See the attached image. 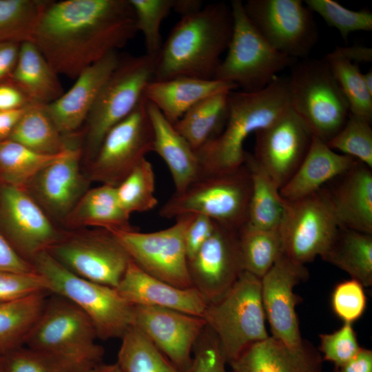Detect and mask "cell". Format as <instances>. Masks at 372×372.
I'll return each instance as SVG.
<instances>
[{
  "label": "cell",
  "mask_w": 372,
  "mask_h": 372,
  "mask_svg": "<svg viewBox=\"0 0 372 372\" xmlns=\"http://www.w3.org/2000/svg\"><path fill=\"white\" fill-rule=\"evenodd\" d=\"M233 31L231 6L211 3L181 16L155 59L154 79H214Z\"/></svg>",
  "instance_id": "2"
},
{
  "label": "cell",
  "mask_w": 372,
  "mask_h": 372,
  "mask_svg": "<svg viewBox=\"0 0 372 372\" xmlns=\"http://www.w3.org/2000/svg\"><path fill=\"white\" fill-rule=\"evenodd\" d=\"M20 45L0 43V83L10 79L17 62Z\"/></svg>",
  "instance_id": "53"
},
{
  "label": "cell",
  "mask_w": 372,
  "mask_h": 372,
  "mask_svg": "<svg viewBox=\"0 0 372 372\" xmlns=\"http://www.w3.org/2000/svg\"><path fill=\"white\" fill-rule=\"evenodd\" d=\"M49 0H0V43L31 41Z\"/></svg>",
  "instance_id": "39"
},
{
  "label": "cell",
  "mask_w": 372,
  "mask_h": 372,
  "mask_svg": "<svg viewBox=\"0 0 372 372\" xmlns=\"http://www.w3.org/2000/svg\"><path fill=\"white\" fill-rule=\"evenodd\" d=\"M371 122L349 113L342 129L327 144L372 169Z\"/></svg>",
  "instance_id": "42"
},
{
  "label": "cell",
  "mask_w": 372,
  "mask_h": 372,
  "mask_svg": "<svg viewBox=\"0 0 372 372\" xmlns=\"http://www.w3.org/2000/svg\"><path fill=\"white\" fill-rule=\"evenodd\" d=\"M89 318L65 298L50 293L24 346L65 359L83 372L102 363L103 347L96 342Z\"/></svg>",
  "instance_id": "6"
},
{
  "label": "cell",
  "mask_w": 372,
  "mask_h": 372,
  "mask_svg": "<svg viewBox=\"0 0 372 372\" xmlns=\"http://www.w3.org/2000/svg\"><path fill=\"white\" fill-rule=\"evenodd\" d=\"M63 152L45 155L10 139L1 142L0 185L25 189L36 174Z\"/></svg>",
  "instance_id": "37"
},
{
  "label": "cell",
  "mask_w": 372,
  "mask_h": 372,
  "mask_svg": "<svg viewBox=\"0 0 372 372\" xmlns=\"http://www.w3.org/2000/svg\"><path fill=\"white\" fill-rule=\"evenodd\" d=\"M31 104L26 95L12 81L0 83V111L20 110Z\"/></svg>",
  "instance_id": "52"
},
{
  "label": "cell",
  "mask_w": 372,
  "mask_h": 372,
  "mask_svg": "<svg viewBox=\"0 0 372 372\" xmlns=\"http://www.w3.org/2000/svg\"><path fill=\"white\" fill-rule=\"evenodd\" d=\"M357 160L331 149L326 143L313 137L309 149L302 162L280 189L287 200L310 195L347 170Z\"/></svg>",
  "instance_id": "27"
},
{
  "label": "cell",
  "mask_w": 372,
  "mask_h": 372,
  "mask_svg": "<svg viewBox=\"0 0 372 372\" xmlns=\"http://www.w3.org/2000/svg\"><path fill=\"white\" fill-rule=\"evenodd\" d=\"M89 372H122L117 363L103 364L101 363Z\"/></svg>",
  "instance_id": "58"
},
{
  "label": "cell",
  "mask_w": 372,
  "mask_h": 372,
  "mask_svg": "<svg viewBox=\"0 0 372 372\" xmlns=\"http://www.w3.org/2000/svg\"><path fill=\"white\" fill-rule=\"evenodd\" d=\"M202 2L198 0H174L173 10L183 16L200 10Z\"/></svg>",
  "instance_id": "57"
},
{
  "label": "cell",
  "mask_w": 372,
  "mask_h": 372,
  "mask_svg": "<svg viewBox=\"0 0 372 372\" xmlns=\"http://www.w3.org/2000/svg\"><path fill=\"white\" fill-rule=\"evenodd\" d=\"M229 94L219 93L200 101L173 124L195 151L223 130L228 116Z\"/></svg>",
  "instance_id": "32"
},
{
  "label": "cell",
  "mask_w": 372,
  "mask_h": 372,
  "mask_svg": "<svg viewBox=\"0 0 372 372\" xmlns=\"http://www.w3.org/2000/svg\"><path fill=\"white\" fill-rule=\"evenodd\" d=\"M236 88L232 83L216 79L182 76L151 81L145 86L143 96L155 105L167 121L174 124L200 101Z\"/></svg>",
  "instance_id": "26"
},
{
  "label": "cell",
  "mask_w": 372,
  "mask_h": 372,
  "mask_svg": "<svg viewBox=\"0 0 372 372\" xmlns=\"http://www.w3.org/2000/svg\"><path fill=\"white\" fill-rule=\"evenodd\" d=\"M117 364L122 372H180L138 329L121 338Z\"/></svg>",
  "instance_id": "38"
},
{
  "label": "cell",
  "mask_w": 372,
  "mask_h": 372,
  "mask_svg": "<svg viewBox=\"0 0 372 372\" xmlns=\"http://www.w3.org/2000/svg\"><path fill=\"white\" fill-rule=\"evenodd\" d=\"M336 372H372L371 350L362 347L353 358Z\"/></svg>",
  "instance_id": "55"
},
{
  "label": "cell",
  "mask_w": 372,
  "mask_h": 372,
  "mask_svg": "<svg viewBox=\"0 0 372 372\" xmlns=\"http://www.w3.org/2000/svg\"><path fill=\"white\" fill-rule=\"evenodd\" d=\"M319 351L323 359L333 362L340 368L353 358L361 349L352 324L344 322L338 330L331 333L319 335Z\"/></svg>",
  "instance_id": "46"
},
{
  "label": "cell",
  "mask_w": 372,
  "mask_h": 372,
  "mask_svg": "<svg viewBox=\"0 0 372 372\" xmlns=\"http://www.w3.org/2000/svg\"><path fill=\"white\" fill-rule=\"evenodd\" d=\"M137 32L130 0L50 1L31 41L58 75L75 79Z\"/></svg>",
  "instance_id": "1"
},
{
  "label": "cell",
  "mask_w": 372,
  "mask_h": 372,
  "mask_svg": "<svg viewBox=\"0 0 372 372\" xmlns=\"http://www.w3.org/2000/svg\"><path fill=\"white\" fill-rule=\"evenodd\" d=\"M31 263L48 280L50 293L65 298L89 318L99 339L121 338L132 325L133 305L116 288L74 275L46 251Z\"/></svg>",
  "instance_id": "7"
},
{
  "label": "cell",
  "mask_w": 372,
  "mask_h": 372,
  "mask_svg": "<svg viewBox=\"0 0 372 372\" xmlns=\"http://www.w3.org/2000/svg\"><path fill=\"white\" fill-rule=\"evenodd\" d=\"M3 356L6 372H83L65 359L25 346Z\"/></svg>",
  "instance_id": "45"
},
{
  "label": "cell",
  "mask_w": 372,
  "mask_h": 372,
  "mask_svg": "<svg viewBox=\"0 0 372 372\" xmlns=\"http://www.w3.org/2000/svg\"><path fill=\"white\" fill-rule=\"evenodd\" d=\"M147 110L154 131L153 152L166 163L173 179L174 192H180L200 174L196 151L159 110L148 101Z\"/></svg>",
  "instance_id": "28"
},
{
  "label": "cell",
  "mask_w": 372,
  "mask_h": 372,
  "mask_svg": "<svg viewBox=\"0 0 372 372\" xmlns=\"http://www.w3.org/2000/svg\"><path fill=\"white\" fill-rule=\"evenodd\" d=\"M245 164L251 178L247 223L261 229H278L285 206L279 187L256 162L252 154L247 152Z\"/></svg>",
  "instance_id": "34"
},
{
  "label": "cell",
  "mask_w": 372,
  "mask_h": 372,
  "mask_svg": "<svg viewBox=\"0 0 372 372\" xmlns=\"http://www.w3.org/2000/svg\"><path fill=\"white\" fill-rule=\"evenodd\" d=\"M50 293H39L0 303V354L24 346Z\"/></svg>",
  "instance_id": "35"
},
{
  "label": "cell",
  "mask_w": 372,
  "mask_h": 372,
  "mask_svg": "<svg viewBox=\"0 0 372 372\" xmlns=\"http://www.w3.org/2000/svg\"><path fill=\"white\" fill-rule=\"evenodd\" d=\"M77 134L70 136L66 149L25 187L52 220L61 223L89 189L91 183L81 169L83 151L82 145L74 142Z\"/></svg>",
  "instance_id": "17"
},
{
  "label": "cell",
  "mask_w": 372,
  "mask_h": 372,
  "mask_svg": "<svg viewBox=\"0 0 372 372\" xmlns=\"http://www.w3.org/2000/svg\"><path fill=\"white\" fill-rule=\"evenodd\" d=\"M226 364L215 335L206 327L194 347L192 362L186 372H227Z\"/></svg>",
  "instance_id": "49"
},
{
  "label": "cell",
  "mask_w": 372,
  "mask_h": 372,
  "mask_svg": "<svg viewBox=\"0 0 372 372\" xmlns=\"http://www.w3.org/2000/svg\"><path fill=\"white\" fill-rule=\"evenodd\" d=\"M304 3L329 26L337 29L344 41L351 32L372 30V13L367 9L351 10L333 0H306Z\"/></svg>",
  "instance_id": "44"
},
{
  "label": "cell",
  "mask_w": 372,
  "mask_h": 372,
  "mask_svg": "<svg viewBox=\"0 0 372 372\" xmlns=\"http://www.w3.org/2000/svg\"><path fill=\"white\" fill-rule=\"evenodd\" d=\"M344 94L349 113L372 121V94L366 89L358 65L329 53L324 57Z\"/></svg>",
  "instance_id": "41"
},
{
  "label": "cell",
  "mask_w": 372,
  "mask_h": 372,
  "mask_svg": "<svg viewBox=\"0 0 372 372\" xmlns=\"http://www.w3.org/2000/svg\"><path fill=\"white\" fill-rule=\"evenodd\" d=\"M0 229L19 254L30 262L64 232L25 189L8 185H0Z\"/></svg>",
  "instance_id": "16"
},
{
  "label": "cell",
  "mask_w": 372,
  "mask_h": 372,
  "mask_svg": "<svg viewBox=\"0 0 372 372\" xmlns=\"http://www.w3.org/2000/svg\"><path fill=\"white\" fill-rule=\"evenodd\" d=\"M130 218L118 203L116 187L101 185L89 189L63 223L69 230L89 227L108 231L128 230L133 229Z\"/></svg>",
  "instance_id": "29"
},
{
  "label": "cell",
  "mask_w": 372,
  "mask_h": 372,
  "mask_svg": "<svg viewBox=\"0 0 372 372\" xmlns=\"http://www.w3.org/2000/svg\"><path fill=\"white\" fill-rule=\"evenodd\" d=\"M116 289L133 306L166 308L202 317L207 305L195 288L178 287L161 280L132 260Z\"/></svg>",
  "instance_id": "23"
},
{
  "label": "cell",
  "mask_w": 372,
  "mask_h": 372,
  "mask_svg": "<svg viewBox=\"0 0 372 372\" xmlns=\"http://www.w3.org/2000/svg\"><path fill=\"white\" fill-rule=\"evenodd\" d=\"M287 83L291 108L314 136L327 143L349 114L348 103L327 61L305 59L295 63Z\"/></svg>",
  "instance_id": "9"
},
{
  "label": "cell",
  "mask_w": 372,
  "mask_h": 372,
  "mask_svg": "<svg viewBox=\"0 0 372 372\" xmlns=\"http://www.w3.org/2000/svg\"><path fill=\"white\" fill-rule=\"evenodd\" d=\"M322 358L309 342L289 347L269 335L229 364L236 372H322Z\"/></svg>",
  "instance_id": "25"
},
{
  "label": "cell",
  "mask_w": 372,
  "mask_h": 372,
  "mask_svg": "<svg viewBox=\"0 0 372 372\" xmlns=\"http://www.w3.org/2000/svg\"><path fill=\"white\" fill-rule=\"evenodd\" d=\"M192 216H180L172 226L152 232L134 229L110 231L143 271L178 287H193L185 245V233Z\"/></svg>",
  "instance_id": "14"
},
{
  "label": "cell",
  "mask_w": 372,
  "mask_h": 372,
  "mask_svg": "<svg viewBox=\"0 0 372 372\" xmlns=\"http://www.w3.org/2000/svg\"><path fill=\"white\" fill-rule=\"evenodd\" d=\"M0 372H6L3 355L0 354Z\"/></svg>",
  "instance_id": "60"
},
{
  "label": "cell",
  "mask_w": 372,
  "mask_h": 372,
  "mask_svg": "<svg viewBox=\"0 0 372 372\" xmlns=\"http://www.w3.org/2000/svg\"><path fill=\"white\" fill-rule=\"evenodd\" d=\"M121 208L128 214L153 209L158 204L155 196V174L152 163L143 159L116 187Z\"/></svg>",
  "instance_id": "40"
},
{
  "label": "cell",
  "mask_w": 372,
  "mask_h": 372,
  "mask_svg": "<svg viewBox=\"0 0 372 372\" xmlns=\"http://www.w3.org/2000/svg\"><path fill=\"white\" fill-rule=\"evenodd\" d=\"M340 227L372 234V169L356 161L324 186Z\"/></svg>",
  "instance_id": "24"
},
{
  "label": "cell",
  "mask_w": 372,
  "mask_h": 372,
  "mask_svg": "<svg viewBox=\"0 0 372 372\" xmlns=\"http://www.w3.org/2000/svg\"><path fill=\"white\" fill-rule=\"evenodd\" d=\"M243 6L257 30L281 53L304 58L314 47L316 25L301 0H248Z\"/></svg>",
  "instance_id": "15"
},
{
  "label": "cell",
  "mask_w": 372,
  "mask_h": 372,
  "mask_svg": "<svg viewBox=\"0 0 372 372\" xmlns=\"http://www.w3.org/2000/svg\"><path fill=\"white\" fill-rule=\"evenodd\" d=\"M216 223L209 217L192 214L185 233V245L188 260L200 249L211 236L216 227Z\"/></svg>",
  "instance_id": "50"
},
{
  "label": "cell",
  "mask_w": 372,
  "mask_h": 372,
  "mask_svg": "<svg viewBox=\"0 0 372 372\" xmlns=\"http://www.w3.org/2000/svg\"><path fill=\"white\" fill-rule=\"evenodd\" d=\"M155 58L146 54L121 58L103 85L85 122L83 158L93 159L107 133L127 116L143 97L154 79Z\"/></svg>",
  "instance_id": "10"
},
{
  "label": "cell",
  "mask_w": 372,
  "mask_h": 372,
  "mask_svg": "<svg viewBox=\"0 0 372 372\" xmlns=\"http://www.w3.org/2000/svg\"><path fill=\"white\" fill-rule=\"evenodd\" d=\"M362 76L366 89L372 94V70L362 73Z\"/></svg>",
  "instance_id": "59"
},
{
  "label": "cell",
  "mask_w": 372,
  "mask_h": 372,
  "mask_svg": "<svg viewBox=\"0 0 372 372\" xmlns=\"http://www.w3.org/2000/svg\"><path fill=\"white\" fill-rule=\"evenodd\" d=\"M251 193V175L244 163L230 171L200 174L185 189L174 192L161 207L159 215L172 219L200 214L238 229L247 222Z\"/></svg>",
  "instance_id": "4"
},
{
  "label": "cell",
  "mask_w": 372,
  "mask_h": 372,
  "mask_svg": "<svg viewBox=\"0 0 372 372\" xmlns=\"http://www.w3.org/2000/svg\"><path fill=\"white\" fill-rule=\"evenodd\" d=\"M230 6L231 38L214 79L232 83L245 92L262 90L296 59L278 51L265 39L247 17L240 0L232 1Z\"/></svg>",
  "instance_id": "8"
},
{
  "label": "cell",
  "mask_w": 372,
  "mask_h": 372,
  "mask_svg": "<svg viewBox=\"0 0 372 372\" xmlns=\"http://www.w3.org/2000/svg\"><path fill=\"white\" fill-rule=\"evenodd\" d=\"M9 80L32 103L48 105L64 92L58 74L32 41L21 43L17 62Z\"/></svg>",
  "instance_id": "30"
},
{
  "label": "cell",
  "mask_w": 372,
  "mask_h": 372,
  "mask_svg": "<svg viewBox=\"0 0 372 372\" xmlns=\"http://www.w3.org/2000/svg\"><path fill=\"white\" fill-rule=\"evenodd\" d=\"M46 251L74 275L114 288L131 261L115 236L98 228L64 230Z\"/></svg>",
  "instance_id": "11"
},
{
  "label": "cell",
  "mask_w": 372,
  "mask_h": 372,
  "mask_svg": "<svg viewBox=\"0 0 372 372\" xmlns=\"http://www.w3.org/2000/svg\"><path fill=\"white\" fill-rule=\"evenodd\" d=\"M254 134L256 144L252 155L280 189L302 162L313 135L291 107Z\"/></svg>",
  "instance_id": "18"
},
{
  "label": "cell",
  "mask_w": 372,
  "mask_h": 372,
  "mask_svg": "<svg viewBox=\"0 0 372 372\" xmlns=\"http://www.w3.org/2000/svg\"><path fill=\"white\" fill-rule=\"evenodd\" d=\"M202 318L229 364L250 345L269 336L265 326L261 279L244 271L224 296L207 304Z\"/></svg>",
  "instance_id": "5"
},
{
  "label": "cell",
  "mask_w": 372,
  "mask_h": 372,
  "mask_svg": "<svg viewBox=\"0 0 372 372\" xmlns=\"http://www.w3.org/2000/svg\"><path fill=\"white\" fill-rule=\"evenodd\" d=\"M44 292L50 293V284L48 280L37 271H0V303L17 300Z\"/></svg>",
  "instance_id": "47"
},
{
  "label": "cell",
  "mask_w": 372,
  "mask_h": 372,
  "mask_svg": "<svg viewBox=\"0 0 372 372\" xmlns=\"http://www.w3.org/2000/svg\"><path fill=\"white\" fill-rule=\"evenodd\" d=\"M9 139L45 155H57L68 147L70 136L58 130L45 105L32 103L22 114Z\"/></svg>",
  "instance_id": "33"
},
{
  "label": "cell",
  "mask_w": 372,
  "mask_h": 372,
  "mask_svg": "<svg viewBox=\"0 0 372 372\" xmlns=\"http://www.w3.org/2000/svg\"><path fill=\"white\" fill-rule=\"evenodd\" d=\"M320 257L363 287L372 285V234L339 227Z\"/></svg>",
  "instance_id": "31"
},
{
  "label": "cell",
  "mask_w": 372,
  "mask_h": 372,
  "mask_svg": "<svg viewBox=\"0 0 372 372\" xmlns=\"http://www.w3.org/2000/svg\"><path fill=\"white\" fill-rule=\"evenodd\" d=\"M330 53L352 63L353 61L356 63H369L372 61L371 48L360 45L345 47L336 46Z\"/></svg>",
  "instance_id": "54"
},
{
  "label": "cell",
  "mask_w": 372,
  "mask_h": 372,
  "mask_svg": "<svg viewBox=\"0 0 372 372\" xmlns=\"http://www.w3.org/2000/svg\"><path fill=\"white\" fill-rule=\"evenodd\" d=\"M131 326L141 331L180 372H186L206 323L202 317L178 311L135 305Z\"/></svg>",
  "instance_id": "19"
},
{
  "label": "cell",
  "mask_w": 372,
  "mask_h": 372,
  "mask_svg": "<svg viewBox=\"0 0 372 372\" xmlns=\"http://www.w3.org/2000/svg\"><path fill=\"white\" fill-rule=\"evenodd\" d=\"M28 106L17 110L0 111V143L9 139L14 127Z\"/></svg>",
  "instance_id": "56"
},
{
  "label": "cell",
  "mask_w": 372,
  "mask_h": 372,
  "mask_svg": "<svg viewBox=\"0 0 372 372\" xmlns=\"http://www.w3.org/2000/svg\"><path fill=\"white\" fill-rule=\"evenodd\" d=\"M335 372H336V371H335Z\"/></svg>",
  "instance_id": "62"
},
{
  "label": "cell",
  "mask_w": 372,
  "mask_h": 372,
  "mask_svg": "<svg viewBox=\"0 0 372 372\" xmlns=\"http://www.w3.org/2000/svg\"><path fill=\"white\" fill-rule=\"evenodd\" d=\"M331 307L344 322L353 323L364 313L366 298L363 285L351 279L338 283L331 295Z\"/></svg>",
  "instance_id": "48"
},
{
  "label": "cell",
  "mask_w": 372,
  "mask_h": 372,
  "mask_svg": "<svg viewBox=\"0 0 372 372\" xmlns=\"http://www.w3.org/2000/svg\"><path fill=\"white\" fill-rule=\"evenodd\" d=\"M35 271L32 263L21 256L0 231V271Z\"/></svg>",
  "instance_id": "51"
},
{
  "label": "cell",
  "mask_w": 372,
  "mask_h": 372,
  "mask_svg": "<svg viewBox=\"0 0 372 372\" xmlns=\"http://www.w3.org/2000/svg\"><path fill=\"white\" fill-rule=\"evenodd\" d=\"M154 131L143 96L135 109L115 125L87 165L91 182L118 185L153 151Z\"/></svg>",
  "instance_id": "12"
},
{
  "label": "cell",
  "mask_w": 372,
  "mask_h": 372,
  "mask_svg": "<svg viewBox=\"0 0 372 372\" xmlns=\"http://www.w3.org/2000/svg\"><path fill=\"white\" fill-rule=\"evenodd\" d=\"M136 17L138 32L145 40L146 54L155 58L163 41L161 25L163 19L173 10L174 0H130Z\"/></svg>",
  "instance_id": "43"
},
{
  "label": "cell",
  "mask_w": 372,
  "mask_h": 372,
  "mask_svg": "<svg viewBox=\"0 0 372 372\" xmlns=\"http://www.w3.org/2000/svg\"><path fill=\"white\" fill-rule=\"evenodd\" d=\"M338 228L324 187L297 200H285L278 227L282 253L293 261L304 265L325 251Z\"/></svg>",
  "instance_id": "13"
},
{
  "label": "cell",
  "mask_w": 372,
  "mask_h": 372,
  "mask_svg": "<svg viewBox=\"0 0 372 372\" xmlns=\"http://www.w3.org/2000/svg\"><path fill=\"white\" fill-rule=\"evenodd\" d=\"M232 372H236V371H232Z\"/></svg>",
  "instance_id": "61"
},
{
  "label": "cell",
  "mask_w": 372,
  "mask_h": 372,
  "mask_svg": "<svg viewBox=\"0 0 372 372\" xmlns=\"http://www.w3.org/2000/svg\"><path fill=\"white\" fill-rule=\"evenodd\" d=\"M188 269L192 287L207 304L220 299L244 271L238 229L217 223L211 236L188 260Z\"/></svg>",
  "instance_id": "20"
},
{
  "label": "cell",
  "mask_w": 372,
  "mask_h": 372,
  "mask_svg": "<svg viewBox=\"0 0 372 372\" xmlns=\"http://www.w3.org/2000/svg\"><path fill=\"white\" fill-rule=\"evenodd\" d=\"M120 59L117 52L108 54L84 70L67 92L45 105L64 136L76 133L85 123L103 85L118 65Z\"/></svg>",
  "instance_id": "22"
},
{
  "label": "cell",
  "mask_w": 372,
  "mask_h": 372,
  "mask_svg": "<svg viewBox=\"0 0 372 372\" xmlns=\"http://www.w3.org/2000/svg\"><path fill=\"white\" fill-rule=\"evenodd\" d=\"M290 107L287 79L278 76L258 92H230L223 130L196 151L200 174L230 171L244 165L246 138L271 125Z\"/></svg>",
  "instance_id": "3"
},
{
  "label": "cell",
  "mask_w": 372,
  "mask_h": 372,
  "mask_svg": "<svg viewBox=\"0 0 372 372\" xmlns=\"http://www.w3.org/2000/svg\"><path fill=\"white\" fill-rule=\"evenodd\" d=\"M238 236L244 271L261 279L282 253L278 229H261L247 222L238 229Z\"/></svg>",
  "instance_id": "36"
},
{
  "label": "cell",
  "mask_w": 372,
  "mask_h": 372,
  "mask_svg": "<svg viewBox=\"0 0 372 372\" xmlns=\"http://www.w3.org/2000/svg\"><path fill=\"white\" fill-rule=\"evenodd\" d=\"M308 276L304 265L282 253L261 278L262 301L271 336L289 347H297L304 342L295 309L299 297L293 289Z\"/></svg>",
  "instance_id": "21"
}]
</instances>
